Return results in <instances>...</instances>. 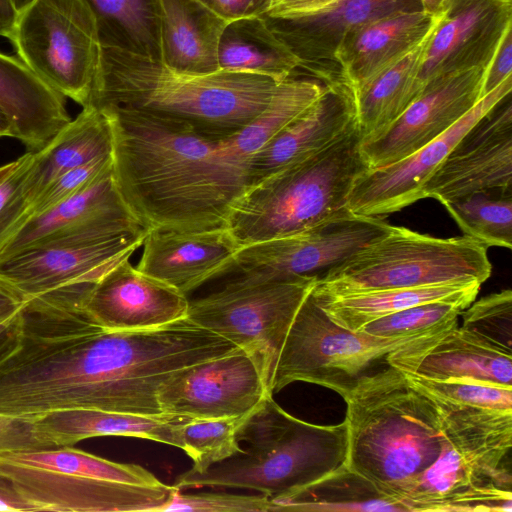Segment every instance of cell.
Listing matches in <instances>:
<instances>
[{
	"instance_id": "16",
	"label": "cell",
	"mask_w": 512,
	"mask_h": 512,
	"mask_svg": "<svg viewBox=\"0 0 512 512\" xmlns=\"http://www.w3.org/2000/svg\"><path fill=\"white\" fill-rule=\"evenodd\" d=\"M512 75L442 135L390 165L366 169L355 179L347 208L354 214L382 217L422 199V187L461 137L511 94Z\"/></svg>"
},
{
	"instance_id": "49",
	"label": "cell",
	"mask_w": 512,
	"mask_h": 512,
	"mask_svg": "<svg viewBox=\"0 0 512 512\" xmlns=\"http://www.w3.org/2000/svg\"><path fill=\"white\" fill-rule=\"evenodd\" d=\"M20 305V302L0 287V322H7Z\"/></svg>"
},
{
	"instance_id": "25",
	"label": "cell",
	"mask_w": 512,
	"mask_h": 512,
	"mask_svg": "<svg viewBox=\"0 0 512 512\" xmlns=\"http://www.w3.org/2000/svg\"><path fill=\"white\" fill-rule=\"evenodd\" d=\"M440 14L432 15L423 9L401 11L355 28L335 53L339 80L352 91L358 89L414 49Z\"/></svg>"
},
{
	"instance_id": "1",
	"label": "cell",
	"mask_w": 512,
	"mask_h": 512,
	"mask_svg": "<svg viewBox=\"0 0 512 512\" xmlns=\"http://www.w3.org/2000/svg\"><path fill=\"white\" fill-rule=\"evenodd\" d=\"M97 108L111 127L115 182L144 229L226 227L247 180L245 167L223 151L221 141L140 111Z\"/></svg>"
},
{
	"instance_id": "29",
	"label": "cell",
	"mask_w": 512,
	"mask_h": 512,
	"mask_svg": "<svg viewBox=\"0 0 512 512\" xmlns=\"http://www.w3.org/2000/svg\"><path fill=\"white\" fill-rule=\"evenodd\" d=\"M161 61L191 74L219 70L218 44L228 23L198 0H159Z\"/></svg>"
},
{
	"instance_id": "11",
	"label": "cell",
	"mask_w": 512,
	"mask_h": 512,
	"mask_svg": "<svg viewBox=\"0 0 512 512\" xmlns=\"http://www.w3.org/2000/svg\"><path fill=\"white\" fill-rule=\"evenodd\" d=\"M420 9V0H272L260 17L298 59V69L327 83L339 80L335 53L351 31L392 13Z\"/></svg>"
},
{
	"instance_id": "23",
	"label": "cell",
	"mask_w": 512,
	"mask_h": 512,
	"mask_svg": "<svg viewBox=\"0 0 512 512\" xmlns=\"http://www.w3.org/2000/svg\"><path fill=\"white\" fill-rule=\"evenodd\" d=\"M136 268L188 295L230 274L241 246L226 227L198 231L148 230Z\"/></svg>"
},
{
	"instance_id": "6",
	"label": "cell",
	"mask_w": 512,
	"mask_h": 512,
	"mask_svg": "<svg viewBox=\"0 0 512 512\" xmlns=\"http://www.w3.org/2000/svg\"><path fill=\"white\" fill-rule=\"evenodd\" d=\"M357 126L310 159L249 186L226 228L242 247L302 232L347 209L355 179L368 169Z\"/></svg>"
},
{
	"instance_id": "10",
	"label": "cell",
	"mask_w": 512,
	"mask_h": 512,
	"mask_svg": "<svg viewBox=\"0 0 512 512\" xmlns=\"http://www.w3.org/2000/svg\"><path fill=\"white\" fill-rule=\"evenodd\" d=\"M9 42L43 82L82 107L88 104L101 40L86 0H27L19 8Z\"/></svg>"
},
{
	"instance_id": "38",
	"label": "cell",
	"mask_w": 512,
	"mask_h": 512,
	"mask_svg": "<svg viewBox=\"0 0 512 512\" xmlns=\"http://www.w3.org/2000/svg\"><path fill=\"white\" fill-rule=\"evenodd\" d=\"M245 416L193 418L183 423L180 427L181 449L193 461L191 470L204 472L241 452L236 433Z\"/></svg>"
},
{
	"instance_id": "43",
	"label": "cell",
	"mask_w": 512,
	"mask_h": 512,
	"mask_svg": "<svg viewBox=\"0 0 512 512\" xmlns=\"http://www.w3.org/2000/svg\"><path fill=\"white\" fill-rule=\"evenodd\" d=\"M111 167L112 155L97 158L59 175L33 199L30 205L31 218L45 213L83 190Z\"/></svg>"
},
{
	"instance_id": "17",
	"label": "cell",
	"mask_w": 512,
	"mask_h": 512,
	"mask_svg": "<svg viewBox=\"0 0 512 512\" xmlns=\"http://www.w3.org/2000/svg\"><path fill=\"white\" fill-rule=\"evenodd\" d=\"M512 190L510 94L456 143L422 187L441 204L486 190Z\"/></svg>"
},
{
	"instance_id": "14",
	"label": "cell",
	"mask_w": 512,
	"mask_h": 512,
	"mask_svg": "<svg viewBox=\"0 0 512 512\" xmlns=\"http://www.w3.org/2000/svg\"><path fill=\"white\" fill-rule=\"evenodd\" d=\"M269 393L254 360L238 348L172 373L159 387L160 410L193 418L240 417Z\"/></svg>"
},
{
	"instance_id": "39",
	"label": "cell",
	"mask_w": 512,
	"mask_h": 512,
	"mask_svg": "<svg viewBox=\"0 0 512 512\" xmlns=\"http://www.w3.org/2000/svg\"><path fill=\"white\" fill-rule=\"evenodd\" d=\"M464 309L461 305L445 302L420 304L381 317L359 331L382 338L433 332L457 326Z\"/></svg>"
},
{
	"instance_id": "3",
	"label": "cell",
	"mask_w": 512,
	"mask_h": 512,
	"mask_svg": "<svg viewBox=\"0 0 512 512\" xmlns=\"http://www.w3.org/2000/svg\"><path fill=\"white\" fill-rule=\"evenodd\" d=\"M343 399L346 465L401 503L407 485L436 460L445 441L434 402L392 366L363 378Z\"/></svg>"
},
{
	"instance_id": "4",
	"label": "cell",
	"mask_w": 512,
	"mask_h": 512,
	"mask_svg": "<svg viewBox=\"0 0 512 512\" xmlns=\"http://www.w3.org/2000/svg\"><path fill=\"white\" fill-rule=\"evenodd\" d=\"M239 453L204 472L191 469L179 475V490L234 487L256 490L280 502L347 463L348 428L318 425L283 410L272 395L247 414L237 429Z\"/></svg>"
},
{
	"instance_id": "53",
	"label": "cell",
	"mask_w": 512,
	"mask_h": 512,
	"mask_svg": "<svg viewBox=\"0 0 512 512\" xmlns=\"http://www.w3.org/2000/svg\"><path fill=\"white\" fill-rule=\"evenodd\" d=\"M18 158L0 166V182L12 171L16 166Z\"/></svg>"
},
{
	"instance_id": "34",
	"label": "cell",
	"mask_w": 512,
	"mask_h": 512,
	"mask_svg": "<svg viewBox=\"0 0 512 512\" xmlns=\"http://www.w3.org/2000/svg\"><path fill=\"white\" fill-rule=\"evenodd\" d=\"M325 83L290 77L279 83L265 109L232 136L221 140L223 151L242 166L323 92Z\"/></svg>"
},
{
	"instance_id": "9",
	"label": "cell",
	"mask_w": 512,
	"mask_h": 512,
	"mask_svg": "<svg viewBox=\"0 0 512 512\" xmlns=\"http://www.w3.org/2000/svg\"><path fill=\"white\" fill-rule=\"evenodd\" d=\"M314 277L254 279L235 274L221 289L189 301L187 318L245 351L271 385L284 341Z\"/></svg>"
},
{
	"instance_id": "24",
	"label": "cell",
	"mask_w": 512,
	"mask_h": 512,
	"mask_svg": "<svg viewBox=\"0 0 512 512\" xmlns=\"http://www.w3.org/2000/svg\"><path fill=\"white\" fill-rule=\"evenodd\" d=\"M399 501L408 512H511V489L474 467L445 439L436 460L414 478Z\"/></svg>"
},
{
	"instance_id": "30",
	"label": "cell",
	"mask_w": 512,
	"mask_h": 512,
	"mask_svg": "<svg viewBox=\"0 0 512 512\" xmlns=\"http://www.w3.org/2000/svg\"><path fill=\"white\" fill-rule=\"evenodd\" d=\"M481 284H444L414 288L381 289L338 296L312 295L326 315L337 325L359 331L366 324L403 309L432 302L468 307Z\"/></svg>"
},
{
	"instance_id": "42",
	"label": "cell",
	"mask_w": 512,
	"mask_h": 512,
	"mask_svg": "<svg viewBox=\"0 0 512 512\" xmlns=\"http://www.w3.org/2000/svg\"><path fill=\"white\" fill-rule=\"evenodd\" d=\"M462 328L512 352V292L501 290L473 301L462 313Z\"/></svg>"
},
{
	"instance_id": "47",
	"label": "cell",
	"mask_w": 512,
	"mask_h": 512,
	"mask_svg": "<svg viewBox=\"0 0 512 512\" xmlns=\"http://www.w3.org/2000/svg\"><path fill=\"white\" fill-rule=\"evenodd\" d=\"M227 22L252 16H260L272 0H198Z\"/></svg>"
},
{
	"instance_id": "21",
	"label": "cell",
	"mask_w": 512,
	"mask_h": 512,
	"mask_svg": "<svg viewBox=\"0 0 512 512\" xmlns=\"http://www.w3.org/2000/svg\"><path fill=\"white\" fill-rule=\"evenodd\" d=\"M188 297L132 266L125 258L83 295L94 319L109 330H141L187 318Z\"/></svg>"
},
{
	"instance_id": "20",
	"label": "cell",
	"mask_w": 512,
	"mask_h": 512,
	"mask_svg": "<svg viewBox=\"0 0 512 512\" xmlns=\"http://www.w3.org/2000/svg\"><path fill=\"white\" fill-rule=\"evenodd\" d=\"M356 126L350 87L325 83L320 96L249 159L247 187L321 153Z\"/></svg>"
},
{
	"instance_id": "13",
	"label": "cell",
	"mask_w": 512,
	"mask_h": 512,
	"mask_svg": "<svg viewBox=\"0 0 512 512\" xmlns=\"http://www.w3.org/2000/svg\"><path fill=\"white\" fill-rule=\"evenodd\" d=\"M146 233L24 250L0 261V287L22 303L53 291L92 285L130 258Z\"/></svg>"
},
{
	"instance_id": "18",
	"label": "cell",
	"mask_w": 512,
	"mask_h": 512,
	"mask_svg": "<svg viewBox=\"0 0 512 512\" xmlns=\"http://www.w3.org/2000/svg\"><path fill=\"white\" fill-rule=\"evenodd\" d=\"M145 230L123 199L111 167L83 190L31 218L7 245L0 261L30 248L96 241Z\"/></svg>"
},
{
	"instance_id": "41",
	"label": "cell",
	"mask_w": 512,
	"mask_h": 512,
	"mask_svg": "<svg viewBox=\"0 0 512 512\" xmlns=\"http://www.w3.org/2000/svg\"><path fill=\"white\" fill-rule=\"evenodd\" d=\"M34 152L26 151L0 182V256L31 218L28 178Z\"/></svg>"
},
{
	"instance_id": "54",
	"label": "cell",
	"mask_w": 512,
	"mask_h": 512,
	"mask_svg": "<svg viewBox=\"0 0 512 512\" xmlns=\"http://www.w3.org/2000/svg\"><path fill=\"white\" fill-rule=\"evenodd\" d=\"M8 321L7 322H0V331H2L5 328V326L8 323Z\"/></svg>"
},
{
	"instance_id": "44",
	"label": "cell",
	"mask_w": 512,
	"mask_h": 512,
	"mask_svg": "<svg viewBox=\"0 0 512 512\" xmlns=\"http://www.w3.org/2000/svg\"><path fill=\"white\" fill-rule=\"evenodd\" d=\"M266 512L277 511L276 503L266 495H237L202 492L185 494L177 490L163 512Z\"/></svg>"
},
{
	"instance_id": "7",
	"label": "cell",
	"mask_w": 512,
	"mask_h": 512,
	"mask_svg": "<svg viewBox=\"0 0 512 512\" xmlns=\"http://www.w3.org/2000/svg\"><path fill=\"white\" fill-rule=\"evenodd\" d=\"M491 270L487 247L472 238H438L393 226L331 268L312 292L338 296L381 289L482 284Z\"/></svg>"
},
{
	"instance_id": "35",
	"label": "cell",
	"mask_w": 512,
	"mask_h": 512,
	"mask_svg": "<svg viewBox=\"0 0 512 512\" xmlns=\"http://www.w3.org/2000/svg\"><path fill=\"white\" fill-rule=\"evenodd\" d=\"M275 503L277 511L408 512L347 465Z\"/></svg>"
},
{
	"instance_id": "40",
	"label": "cell",
	"mask_w": 512,
	"mask_h": 512,
	"mask_svg": "<svg viewBox=\"0 0 512 512\" xmlns=\"http://www.w3.org/2000/svg\"><path fill=\"white\" fill-rule=\"evenodd\" d=\"M405 375L414 387L429 398L459 405L512 411V387L468 378L432 380Z\"/></svg>"
},
{
	"instance_id": "48",
	"label": "cell",
	"mask_w": 512,
	"mask_h": 512,
	"mask_svg": "<svg viewBox=\"0 0 512 512\" xmlns=\"http://www.w3.org/2000/svg\"><path fill=\"white\" fill-rule=\"evenodd\" d=\"M21 5L18 0H0V37L9 40Z\"/></svg>"
},
{
	"instance_id": "31",
	"label": "cell",
	"mask_w": 512,
	"mask_h": 512,
	"mask_svg": "<svg viewBox=\"0 0 512 512\" xmlns=\"http://www.w3.org/2000/svg\"><path fill=\"white\" fill-rule=\"evenodd\" d=\"M109 121L102 110L88 103L41 150L34 152L28 178L31 203L59 175L97 158L112 155Z\"/></svg>"
},
{
	"instance_id": "2",
	"label": "cell",
	"mask_w": 512,
	"mask_h": 512,
	"mask_svg": "<svg viewBox=\"0 0 512 512\" xmlns=\"http://www.w3.org/2000/svg\"><path fill=\"white\" fill-rule=\"evenodd\" d=\"M278 84L270 77L239 71L180 72L160 60L101 44L88 103L173 120L221 141L261 113Z\"/></svg>"
},
{
	"instance_id": "19",
	"label": "cell",
	"mask_w": 512,
	"mask_h": 512,
	"mask_svg": "<svg viewBox=\"0 0 512 512\" xmlns=\"http://www.w3.org/2000/svg\"><path fill=\"white\" fill-rule=\"evenodd\" d=\"M510 29L512 0H450L426 47L423 89L459 72L486 70Z\"/></svg>"
},
{
	"instance_id": "52",
	"label": "cell",
	"mask_w": 512,
	"mask_h": 512,
	"mask_svg": "<svg viewBox=\"0 0 512 512\" xmlns=\"http://www.w3.org/2000/svg\"><path fill=\"white\" fill-rule=\"evenodd\" d=\"M0 511L19 512L16 504L0 489Z\"/></svg>"
},
{
	"instance_id": "46",
	"label": "cell",
	"mask_w": 512,
	"mask_h": 512,
	"mask_svg": "<svg viewBox=\"0 0 512 512\" xmlns=\"http://www.w3.org/2000/svg\"><path fill=\"white\" fill-rule=\"evenodd\" d=\"M512 75V29L503 37L486 71L482 97L489 94Z\"/></svg>"
},
{
	"instance_id": "36",
	"label": "cell",
	"mask_w": 512,
	"mask_h": 512,
	"mask_svg": "<svg viewBox=\"0 0 512 512\" xmlns=\"http://www.w3.org/2000/svg\"><path fill=\"white\" fill-rule=\"evenodd\" d=\"M93 9L102 45L162 59L159 0H86Z\"/></svg>"
},
{
	"instance_id": "51",
	"label": "cell",
	"mask_w": 512,
	"mask_h": 512,
	"mask_svg": "<svg viewBox=\"0 0 512 512\" xmlns=\"http://www.w3.org/2000/svg\"><path fill=\"white\" fill-rule=\"evenodd\" d=\"M450 0H420L423 10L432 14L438 15L447 6Z\"/></svg>"
},
{
	"instance_id": "8",
	"label": "cell",
	"mask_w": 512,
	"mask_h": 512,
	"mask_svg": "<svg viewBox=\"0 0 512 512\" xmlns=\"http://www.w3.org/2000/svg\"><path fill=\"white\" fill-rule=\"evenodd\" d=\"M446 329L394 338L351 331L335 324L311 291L299 307L284 341L271 393L302 381L329 388L343 398L363 378L390 366L392 354L426 335Z\"/></svg>"
},
{
	"instance_id": "33",
	"label": "cell",
	"mask_w": 512,
	"mask_h": 512,
	"mask_svg": "<svg viewBox=\"0 0 512 512\" xmlns=\"http://www.w3.org/2000/svg\"><path fill=\"white\" fill-rule=\"evenodd\" d=\"M221 70L263 75L283 82L299 68L298 59L260 16L229 21L218 44Z\"/></svg>"
},
{
	"instance_id": "28",
	"label": "cell",
	"mask_w": 512,
	"mask_h": 512,
	"mask_svg": "<svg viewBox=\"0 0 512 512\" xmlns=\"http://www.w3.org/2000/svg\"><path fill=\"white\" fill-rule=\"evenodd\" d=\"M191 418L174 414L143 415L98 409L48 412L35 418L39 436L53 447L73 446L100 436H127L181 449L180 427Z\"/></svg>"
},
{
	"instance_id": "15",
	"label": "cell",
	"mask_w": 512,
	"mask_h": 512,
	"mask_svg": "<svg viewBox=\"0 0 512 512\" xmlns=\"http://www.w3.org/2000/svg\"><path fill=\"white\" fill-rule=\"evenodd\" d=\"M485 71L473 68L426 86L393 123L361 139L367 167L397 162L447 131L483 98Z\"/></svg>"
},
{
	"instance_id": "22",
	"label": "cell",
	"mask_w": 512,
	"mask_h": 512,
	"mask_svg": "<svg viewBox=\"0 0 512 512\" xmlns=\"http://www.w3.org/2000/svg\"><path fill=\"white\" fill-rule=\"evenodd\" d=\"M390 366L432 380L468 378L512 387V355L455 326L426 335L392 354Z\"/></svg>"
},
{
	"instance_id": "12",
	"label": "cell",
	"mask_w": 512,
	"mask_h": 512,
	"mask_svg": "<svg viewBox=\"0 0 512 512\" xmlns=\"http://www.w3.org/2000/svg\"><path fill=\"white\" fill-rule=\"evenodd\" d=\"M392 225L345 209L302 232L242 246L231 273L254 279L314 277L317 281Z\"/></svg>"
},
{
	"instance_id": "27",
	"label": "cell",
	"mask_w": 512,
	"mask_h": 512,
	"mask_svg": "<svg viewBox=\"0 0 512 512\" xmlns=\"http://www.w3.org/2000/svg\"><path fill=\"white\" fill-rule=\"evenodd\" d=\"M430 399L445 439L467 462L511 489L512 411Z\"/></svg>"
},
{
	"instance_id": "32",
	"label": "cell",
	"mask_w": 512,
	"mask_h": 512,
	"mask_svg": "<svg viewBox=\"0 0 512 512\" xmlns=\"http://www.w3.org/2000/svg\"><path fill=\"white\" fill-rule=\"evenodd\" d=\"M438 20L414 49L352 91L361 139L388 127L422 92L419 74L426 47Z\"/></svg>"
},
{
	"instance_id": "50",
	"label": "cell",
	"mask_w": 512,
	"mask_h": 512,
	"mask_svg": "<svg viewBox=\"0 0 512 512\" xmlns=\"http://www.w3.org/2000/svg\"><path fill=\"white\" fill-rule=\"evenodd\" d=\"M9 137L16 139V133L12 121L0 108V138Z\"/></svg>"
},
{
	"instance_id": "26",
	"label": "cell",
	"mask_w": 512,
	"mask_h": 512,
	"mask_svg": "<svg viewBox=\"0 0 512 512\" xmlns=\"http://www.w3.org/2000/svg\"><path fill=\"white\" fill-rule=\"evenodd\" d=\"M0 108L16 139L37 152L70 121L66 98L37 77L16 55L0 51Z\"/></svg>"
},
{
	"instance_id": "55",
	"label": "cell",
	"mask_w": 512,
	"mask_h": 512,
	"mask_svg": "<svg viewBox=\"0 0 512 512\" xmlns=\"http://www.w3.org/2000/svg\"><path fill=\"white\" fill-rule=\"evenodd\" d=\"M21 4H23L24 2H26L27 0H18Z\"/></svg>"
},
{
	"instance_id": "5",
	"label": "cell",
	"mask_w": 512,
	"mask_h": 512,
	"mask_svg": "<svg viewBox=\"0 0 512 512\" xmlns=\"http://www.w3.org/2000/svg\"><path fill=\"white\" fill-rule=\"evenodd\" d=\"M0 489L19 512H163L179 490L73 446L0 453Z\"/></svg>"
},
{
	"instance_id": "45",
	"label": "cell",
	"mask_w": 512,
	"mask_h": 512,
	"mask_svg": "<svg viewBox=\"0 0 512 512\" xmlns=\"http://www.w3.org/2000/svg\"><path fill=\"white\" fill-rule=\"evenodd\" d=\"M44 448L55 447L39 436L35 418L0 415V453Z\"/></svg>"
},
{
	"instance_id": "37",
	"label": "cell",
	"mask_w": 512,
	"mask_h": 512,
	"mask_svg": "<svg viewBox=\"0 0 512 512\" xmlns=\"http://www.w3.org/2000/svg\"><path fill=\"white\" fill-rule=\"evenodd\" d=\"M466 237L486 247H512V190H486L442 204Z\"/></svg>"
}]
</instances>
